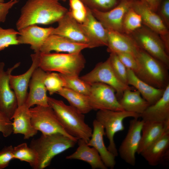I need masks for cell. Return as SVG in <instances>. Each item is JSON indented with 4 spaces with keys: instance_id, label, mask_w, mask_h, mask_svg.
I'll return each mask as SVG.
<instances>
[{
    "instance_id": "cell-1",
    "label": "cell",
    "mask_w": 169,
    "mask_h": 169,
    "mask_svg": "<svg viewBox=\"0 0 169 169\" xmlns=\"http://www.w3.org/2000/svg\"><path fill=\"white\" fill-rule=\"evenodd\" d=\"M68 11L56 0H28L21 8L16 27L19 31L32 24H52Z\"/></svg>"
},
{
    "instance_id": "cell-2",
    "label": "cell",
    "mask_w": 169,
    "mask_h": 169,
    "mask_svg": "<svg viewBox=\"0 0 169 169\" xmlns=\"http://www.w3.org/2000/svg\"><path fill=\"white\" fill-rule=\"evenodd\" d=\"M78 140L60 133L42 134L40 137L33 139L29 147L36 152L37 163L34 169H43L49 166L56 155L73 147Z\"/></svg>"
},
{
    "instance_id": "cell-3",
    "label": "cell",
    "mask_w": 169,
    "mask_h": 169,
    "mask_svg": "<svg viewBox=\"0 0 169 169\" xmlns=\"http://www.w3.org/2000/svg\"><path fill=\"white\" fill-rule=\"evenodd\" d=\"M49 106L54 110L60 123L70 135L87 143L91 137V128L85 121L84 114L63 101L48 97Z\"/></svg>"
},
{
    "instance_id": "cell-4",
    "label": "cell",
    "mask_w": 169,
    "mask_h": 169,
    "mask_svg": "<svg viewBox=\"0 0 169 169\" xmlns=\"http://www.w3.org/2000/svg\"><path fill=\"white\" fill-rule=\"evenodd\" d=\"M39 66L46 72H57L68 76H79L85 64L81 52L44 53L40 52Z\"/></svg>"
},
{
    "instance_id": "cell-5",
    "label": "cell",
    "mask_w": 169,
    "mask_h": 169,
    "mask_svg": "<svg viewBox=\"0 0 169 169\" xmlns=\"http://www.w3.org/2000/svg\"><path fill=\"white\" fill-rule=\"evenodd\" d=\"M135 58L138 65L135 74L154 87L165 89L169 84V69L140 47Z\"/></svg>"
},
{
    "instance_id": "cell-6",
    "label": "cell",
    "mask_w": 169,
    "mask_h": 169,
    "mask_svg": "<svg viewBox=\"0 0 169 169\" xmlns=\"http://www.w3.org/2000/svg\"><path fill=\"white\" fill-rule=\"evenodd\" d=\"M129 117L138 118L140 117V115L125 110H98L96 113L95 119L103 126L105 135L109 141L107 148L115 157L118 156V153L114 141V136L117 132L124 130V120Z\"/></svg>"
},
{
    "instance_id": "cell-7",
    "label": "cell",
    "mask_w": 169,
    "mask_h": 169,
    "mask_svg": "<svg viewBox=\"0 0 169 169\" xmlns=\"http://www.w3.org/2000/svg\"><path fill=\"white\" fill-rule=\"evenodd\" d=\"M130 34L139 47L169 69V54L158 34L142 26Z\"/></svg>"
},
{
    "instance_id": "cell-8",
    "label": "cell",
    "mask_w": 169,
    "mask_h": 169,
    "mask_svg": "<svg viewBox=\"0 0 169 169\" xmlns=\"http://www.w3.org/2000/svg\"><path fill=\"white\" fill-rule=\"evenodd\" d=\"M32 126L44 135L60 133L76 139L65 131L53 109L49 106L36 105L29 108Z\"/></svg>"
},
{
    "instance_id": "cell-9",
    "label": "cell",
    "mask_w": 169,
    "mask_h": 169,
    "mask_svg": "<svg viewBox=\"0 0 169 169\" xmlns=\"http://www.w3.org/2000/svg\"><path fill=\"white\" fill-rule=\"evenodd\" d=\"M80 78L91 84L100 82L113 87L115 90L118 101L121 98L125 90L132 89L129 85L123 83L116 76L112 68L109 58L105 61L97 64L92 70Z\"/></svg>"
},
{
    "instance_id": "cell-10",
    "label": "cell",
    "mask_w": 169,
    "mask_h": 169,
    "mask_svg": "<svg viewBox=\"0 0 169 169\" xmlns=\"http://www.w3.org/2000/svg\"><path fill=\"white\" fill-rule=\"evenodd\" d=\"M115 93L113 87L106 84L100 82L92 84L88 96L92 110H124Z\"/></svg>"
},
{
    "instance_id": "cell-11",
    "label": "cell",
    "mask_w": 169,
    "mask_h": 169,
    "mask_svg": "<svg viewBox=\"0 0 169 169\" xmlns=\"http://www.w3.org/2000/svg\"><path fill=\"white\" fill-rule=\"evenodd\" d=\"M20 64L17 63L5 71L4 63H0V109L11 120L18 104L15 94L11 87L9 79L12 72Z\"/></svg>"
},
{
    "instance_id": "cell-12",
    "label": "cell",
    "mask_w": 169,
    "mask_h": 169,
    "mask_svg": "<svg viewBox=\"0 0 169 169\" xmlns=\"http://www.w3.org/2000/svg\"><path fill=\"white\" fill-rule=\"evenodd\" d=\"M144 120L134 118L130 121L127 134L120 146L118 152L121 158L129 164L134 166L136 154L140 141Z\"/></svg>"
},
{
    "instance_id": "cell-13",
    "label": "cell",
    "mask_w": 169,
    "mask_h": 169,
    "mask_svg": "<svg viewBox=\"0 0 169 169\" xmlns=\"http://www.w3.org/2000/svg\"><path fill=\"white\" fill-rule=\"evenodd\" d=\"M133 0H120L115 7L107 11L91 10L94 16L107 30L123 33L122 27L124 16L131 7Z\"/></svg>"
},
{
    "instance_id": "cell-14",
    "label": "cell",
    "mask_w": 169,
    "mask_h": 169,
    "mask_svg": "<svg viewBox=\"0 0 169 169\" xmlns=\"http://www.w3.org/2000/svg\"><path fill=\"white\" fill-rule=\"evenodd\" d=\"M40 52L31 55L32 64L29 69L23 74L10 76V84L16 97L18 106L25 104L28 95L29 84L35 69L39 66V56Z\"/></svg>"
},
{
    "instance_id": "cell-15",
    "label": "cell",
    "mask_w": 169,
    "mask_h": 169,
    "mask_svg": "<svg viewBox=\"0 0 169 169\" xmlns=\"http://www.w3.org/2000/svg\"><path fill=\"white\" fill-rule=\"evenodd\" d=\"M81 28L89 42V48L107 45V31L94 16L87 7L84 21L80 23Z\"/></svg>"
},
{
    "instance_id": "cell-16",
    "label": "cell",
    "mask_w": 169,
    "mask_h": 169,
    "mask_svg": "<svg viewBox=\"0 0 169 169\" xmlns=\"http://www.w3.org/2000/svg\"><path fill=\"white\" fill-rule=\"evenodd\" d=\"M46 73V72L38 67L33 74L29 84V92L25 103L29 108L34 105L49 106L47 91L44 82Z\"/></svg>"
},
{
    "instance_id": "cell-17",
    "label": "cell",
    "mask_w": 169,
    "mask_h": 169,
    "mask_svg": "<svg viewBox=\"0 0 169 169\" xmlns=\"http://www.w3.org/2000/svg\"><path fill=\"white\" fill-rule=\"evenodd\" d=\"M131 8L141 17L142 23L161 38L169 37L168 28L159 15L141 0H133Z\"/></svg>"
},
{
    "instance_id": "cell-18",
    "label": "cell",
    "mask_w": 169,
    "mask_h": 169,
    "mask_svg": "<svg viewBox=\"0 0 169 169\" xmlns=\"http://www.w3.org/2000/svg\"><path fill=\"white\" fill-rule=\"evenodd\" d=\"M52 34L65 37L74 42L87 44L89 42L83 32L80 24L77 22L68 11L57 22Z\"/></svg>"
},
{
    "instance_id": "cell-19",
    "label": "cell",
    "mask_w": 169,
    "mask_h": 169,
    "mask_svg": "<svg viewBox=\"0 0 169 169\" xmlns=\"http://www.w3.org/2000/svg\"><path fill=\"white\" fill-rule=\"evenodd\" d=\"M54 28H42L32 24L18 31L19 44H28L34 53L40 50L48 37L52 33Z\"/></svg>"
},
{
    "instance_id": "cell-20",
    "label": "cell",
    "mask_w": 169,
    "mask_h": 169,
    "mask_svg": "<svg viewBox=\"0 0 169 169\" xmlns=\"http://www.w3.org/2000/svg\"><path fill=\"white\" fill-rule=\"evenodd\" d=\"M107 30V51L110 53H127L135 58L140 47L130 35Z\"/></svg>"
},
{
    "instance_id": "cell-21",
    "label": "cell",
    "mask_w": 169,
    "mask_h": 169,
    "mask_svg": "<svg viewBox=\"0 0 169 169\" xmlns=\"http://www.w3.org/2000/svg\"><path fill=\"white\" fill-rule=\"evenodd\" d=\"M87 48H89L87 44L74 42L62 36L51 34L46 39L40 52L49 53L54 51L57 53H76Z\"/></svg>"
},
{
    "instance_id": "cell-22",
    "label": "cell",
    "mask_w": 169,
    "mask_h": 169,
    "mask_svg": "<svg viewBox=\"0 0 169 169\" xmlns=\"http://www.w3.org/2000/svg\"><path fill=\"white\" fill-rule=\"evenodd\" d=\"M93 126L92 134L87 144L98 151L107 168L113 169L116 164L115 156L108 150L105 144L103 137L105 134L104 127L95 119L93 121Z\"/></svg>"
},
{
    "instance_id": "cell-23",
    "label": "cell",
    "mask_w": 169,
    "mask_h": 169,
    "mask_svg": "<svg viewBox=\"0 0 169 169\" xmlns=\"http://www.w3.org/2000/svg\"><path fill=\"white\" fill-rule=\"evenodd\" d=\"M168 130L169 119L164 122L144 120L141 139L137 153L140 154Z\"/></svg>"
},
{
    "instance_id": "cell-24",
    "label": "cell",
    "mask_w": 169,
    "mask_h": 169,
    "mask_svg": "<svg viewBox=\"0 0 169 169\" xmlns=\"http://www.w3.org/2000/svg\"><path fill=\"white\" fill-rule=\"evenodd\" d=\"M169 130L140 154L151 166H155L166 159L169 151Z\"/></svg>"
},
{
    "instance_id": "cell-25",
    "label": "cell",
    "mask_w": 169,
    "mask_h": 169,
    "mask_svg": "<svg viewBox=\"0 0 169 169\" xmlns=\"http://www.w3.org/2000/svg\"><path fill=\"white\" fill-rule=\"evenodd\" d=\"M29 108L25 104L18 106L12 119L13 133L23 135L24 139L33 137L38 131L32 125Z\"/></svg>"
},
{
    "instance_id": "cell-26",
    "label": "cell",
    "mask_w": 169,
    "mask_h": 169,
    "mask_svg": "<svg viewBox=\"0 0 169 169\" xmlns=\"http://www.w3.org/2000/svg\"><path fill=\"white\" fill-rule=\"evenodd\" d=\"M78 146L72 154L66 157L67 159H77L89 163L93 169H107L98 151L93 147H90L84 140L79 139Z\"/></svg>"
},
{
    "instance_id": "cell-27",
    "label": "cell",
    "mask_w": 169,
    "mask_h": 169,
    "mask_svg": "<svg viewBox=\"0 0 169 169\" xmlns=\"http://www.w3.org/2000/svg\"><path fill=\"white\" fill-rule=\"evenodd\" d=\"M144 121L164 122L169 119V84L161 97L150 105L140 115Z\"/></svg>"
},
{
    "instance_id": "cell-28",
    "label": "cell",
    "mask_w": 169,
    "mask_h": 169,
    "mask_svg": "<svg viewBox=\"0 0 169 169\" xmlns=\"http://www.w3.org/2000/svg\"><path fill=\"white\" fill-rule=\"evenodd\" d=\"M128 84L136 88L150 105H153L162 96L165 89L154 87L139 79L131 70L127 69Z\"/></svg>"
},
{
    "instance_id": "cell-29",
    "label": "cell",
    "mask_w": 169,
    "mask_h": 169,
    "mask_svg": "<svg viewBox=\"0 0 169 169\" xmlns=\"http://www.w3.org/2000/svg\"><path fill=\"white\" fill-rule=\"evenodd\" d=\"M125 90L119 102L124 110L141 115L150 105L137 90Z\"/></svg>"
},
{
    "instance_id": "cell-30",
    "label": "cell",
    "mask_w": 169,
    "mask_h": 169,
    "mask_svg": "<svg viewBox=\"0 0 169 169\" xmlns=\"http://www.w3.org/2000/svg\"><path fill=\"white\" fill-rule=\"evenodd\" d=\"M57 93L65 99L70 105L83 114L92 110L88 95L63 87Z\"/></svg>"
},
{
    "instance_id": "cell-31",
    "label": "cell",
    "mask_w": 169,
    "mask_h": 169,
    "mask_svg": "<svg viewBox=\"0 0 169 169\" xmlns=\"http://www.w3.org/2000/svg\"><path fill=\"white\" fill-rule=\"evenodd\" d=\"M13 153L14 159L28 162L33 168L37 163V156L36 152L26 143L13 147Z\"/></svg>"
},
{
    "instance_id": "cell-32",
    "label": "cell",
    "mask_w": 169,
    "mask_h": 169,
    "mask_svg": "<svg viewBox=\"0 0 169 169\" xmlns=\"http://www.w3.org/2000/svg\"><path fill=\"white\" fill-rule=\"evenodd\" d=\"M142 21L141 16L131 8L125 13L123 21V33L130 34L142 26Z\"/></svg>"
},
{
    "instance_id": "cell-33",
    "label": "cell",
    "mask_w": 169,
    "mask_h": 169,
    "mask_svg": "<svg viewBox=\"0 0 169 169\" xmlns=\"http://www.w3.org/2000/svg\"><path fill=\"white\" fill-rule=\"evenodd\" d=\"M59 74L64 80L65 87L89 95L91 89V84L85 82L79 76H68Z\"/></svg>"
},
{
    "instance_id": "cell-34",
    "label": "cell",
    "mask_w": 169,
    "mask_h": 169,
    "mask_svg": "<svg viewBox=\"0 0 169 169\" xmlns=\"http://www.w3.org/2000/svg\"><path fill=\"white\" fill-rule=\"evenodd\" d=\"M44 82L47 91L50 95L57 93L65 86L64 80L60 74L53 72H46Z\"/></svg>"
},
{
    "instance_id": "cell-35",
    "label": "cell",
    "mask_w": 169,
    "mask_h": 169,
    "mask_svg": "<svg viewBox=\"0 0 169 169\" xmlns=\"http://www.w3.org/2000/svg\"><path fill=\"white\" fill-rule=\"evenodd\" d=\"M19 32L13 28L3 29L0 27V51L10 45L19 44L18 40Z\"/></svg>"
},
{
    "instance_id": "cell-36",
    "label": "cell",
    "mask_w": 169,
    "mask_h": 169,
    "mask_svg": "<svg viewBox=\"0 0 169 169\" xmlns=\"http://www.w3.org/2000/svg\"><path fill=\"white\" fill-rule=\"evenodd\" d=\"M69 12L78 23H82L86 18L87 7L80 0H69Z\"/></svg>"
},
{
    "instance_id": "cell-37",
    "label": "cell",
    "mask_w": 169,
    "mask_h": 169,
    "mask_svg": "<svg viewBox=\"0 0 169 169\" xmlns=\"http://www.w3.org/2000/svg\"><path fill=\"white\" fill-rule=\"evenodd\" d=\"M109 58L112 68L116 76L123 83L128 85L127 68L119 59L116 54L110 53Z\"/></svg>"
},
{
    "instance_id": "cell-38",
    "label": "cell",
    "mask_w": 169,
    "mask_h": 169,
    "mask_svg": "<svg viewBox=\"0 0 169 169\" xmlns=\"http://www.w3.org/2000/svg\"><path fill=\"white\" fill-rule=\"evenodd\" d=\"M80 0L91 10L96 9L104 11L109 10L114 8L120 1H119V0Z\"/></svg>"
},
{
    "instance_id": "cell-39",
    "label": "cell",
    "mask_w": 169,
    "mask_h": 169,
    "mask_svg": "<svg viewBox=\"0 0 169 169\" xmlns=\"http://www.w3.org/2000/svg\"><path fill=\"white\" fill-rule=\"evenodd\" d=\"M117 54L119 59L128 69L132 70L136 74L138 69V65L135 58L127 53H119Z\"/></svg>"
},
{
    "instance_id": "cell-40",
    "label": "cell",
    "mask_w": 169,
    "mask_h": 169,
    "mask_svg": "<svg viewBox=\"0 0 169 169\" xmlns=\"http://www.w3.org/2000/svg\"><path fill=\"white\" fill-rule=\"evenodd\" d=\"M13 147L12 145L5 146L0 151V169L7 167L14 159Z\"/></svg>"
},
{
    "instance_id": "cell-41",
    "label": "cell",
    "mask_w": 169,
    "mask_h": 169,
    "mask_svg": "<svg viewBox=\"0 0 169 169\" xmlns=\"http://www.w3.org/2000/svg\"><path fill=\"white\" fill-rule=\"evenodd\" d=\"M0 132L5 137L13 133L12 122L0 109Z\"/></svg>"
},
{
    "instance_id": "cell-42",
    "label": "cell",
    "mask_w": 169,
    "mask_h": 169,
    "mask_svg": "<svg viewBox=\"0 0 169 169\" xmlns=\"http://www.w3.org/2000/svg\"><path fill=\"white\" fill-rule=\"evenodd\" d=\"M18 2V0H10L7 3H0V23L5 21L9 10Z\"/></svg>"
},
{
    "instance_id": "cell-43",
    "label": "cell",
    "mask_w": 169,
    "mask_h": 169,
    "mask_svg": "<svg viewBox=\"0 0 169 169\" xmlns=\"http://www.w3.org/2000/svg\"><path fill=\"white\" fill-rule=\"evenodd\" d=\"M159 16L168 28L169 27V0L162 2L159 11Z\"/></svg>"
},
{
    "instance_id": "cell-44",
    "label": "cell",
    "mask_w": 169,
    "mask_h": 169,
    "mask_svg": "<svg viewBox=\"0 0 169 169\" xmlns=\"http://www.w3.org/2000/svg\"><path fill=\"white\" fill-rule=\"evenodd\" d=\"M150 9L156 12L159 8L162 0H141Z\"/></svg>"
},
{
    "instance_id": "cell-45",
    "label": "cell",
    "mask_w": 169,
    "mask_h": 169,
    "mask_svg": "<svg viewBox=\"0 0 169 169\" xmlns=\"http://www.w3.org/2000/svg\"><path fill=\"white\" fill-rule=\"evenodd\" d=\"M4 0H0V3H4Z\"/></svg>"
},
{
    "instance_id": "cell-46",
    "label": "cell",
    "mask_w": 169,
    "mask_h": 169,
    "mask_svg": "<svg viewBox=\"0 0 169 169\" xmlns=\"http://www.w3.org/2000/svg\"><path fill=\"white\" fill-rule=\"evenodd\" d=\"M58 1H63V2H65L67 0H56Z\"/></svg>"
},
{
    "instance_id": "cell-47",
    "label": "cell",
    "mask_w": 169,
    "mask_h": 169,
    "mask_svg": "<svg viewBox=\"0 0 169 169\" xmlns=\"http://www.w3.org/2000/svg\"></svg>"
}]
</instances>
